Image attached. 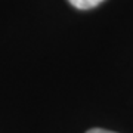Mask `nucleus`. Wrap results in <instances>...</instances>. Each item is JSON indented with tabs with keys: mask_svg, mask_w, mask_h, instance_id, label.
Wrapping results in <instances>:
<instances>
[{
	"mask_svg": "<svg viewBox=\"0 0 133 133\" xmlns=\"http://www.w3.org/2000/svg\"><path fill=\"white\" fill-rule=\"evenodd\" d=\"M68 2L77 9H92L102 3L104 0H68Z\"/></svg>",
	"mask_w": 133,
	"mask_h": 133,
	"instance_id": "f257e3e1",
	"label": "nucleus"
},
{
	"mask_svg": "<svg viewBox=\"0 0 133 133\" xmlns=\"http://www.w3.org/2000/svg\"><path fill=\"white\" fill-rule=\"evenodd\" d=\"M86 133H115V132H109V130H105V129H90Z\"/></svg>",
	"mask_w": 133,
	"mask_h": 133,
	"instance_id": "f03ea898",
	"label": "nucleus"
}]
</instances>
